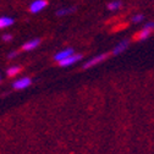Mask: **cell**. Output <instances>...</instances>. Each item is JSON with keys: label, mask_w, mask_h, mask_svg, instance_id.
<instances>
[{"label": "cell", "mask_w": 154, "mask_h": 154, "mask_svg": "<svg viewBox=\"0 0 154 154\" xmlns=\"http://www.w3.org/2000/svg\"><path fill=\"white\" fill-rule=\"evenodd\" d=\"M48 6V0H34L29 4V12L32 14H39Z\"/></svg>", "instance_id": "6da1fadb"}, {"label": "cell", "mask_w": 154, "mask_h": 154, "mask_svg": "<svg viewBox=\"0 0 154 154\" xmlns=\"http://www.w3.org/2000/svg\"><path fill=\"white\" fill-rule=\"evenodd\" d=\"M82 54H72L71 56H69V57H66V59H64V60H61V61H59V64H60V66H71V65H73L75 63H77V61H80L81 59H82Z\"/></svg>", "instance_id": "7a4b0ae2"}, {"label": "cell", "mask_w": 154, "mask_h": 154, "mask_svg": "<svg viewBox=\"0 0 154 154\" xmlns=\"http://www.w3.org/2000/svg\"><path fill=\"white\" fill-rule=\"evenodd\" d=\"M106 57H108V54H99V55H97V56L92 57V59H89V60L83 65V67H85V69H89V67H92V66H95L97 64L104 61Z\"/></svg>", "instance_id": "3957f363"}, {"label": "cell", "mask_w": 154, "mask_h": 154, "mask_svg": "<svg viewBox=\"0 0 154 154\" xmlns=\"http://www.w3.org/2000/svg\"><path fill=\"white\" fill-rule=\"evenodd\" d=\"M31 83H32V80L29 79V77H22V79L15 81L12 83V87L15 89H25L28 86H31Z\"/></svg>", "instance_id": "277c9868"}, {"label": "cell", "mask_w": 154, "mask_h": 154, "mask_svg": "<svg viewBox=\"0 0 154 154\" xmlns=\"http://www.w3.org/2000/svg\"><path fill=\"white\" fill-rule=\"evenodd\" d=\"M72 54H75L73 49H72V48H66V49H64V50H61V51H59V53H56V54L54 55V60H55V61H61V60L66 59V57L71 56Z\"/></svg>", "instance_id": "5b68a950"}, {"label": "cell", "mask_w": 154, "mask_h": 154, "mask_svg": "<svg viewBox=\"0 0 154 154\" xmlns=\"http://www.w3.org/2000/svg\"><path fill=\"white\" fill-rule=\"evenodd\" d=\"M128 44H130V41H128V39H125V41L120 42V43H119L118 45H115V48L112 49V54H114V55H118V54H121L122 51H125V50L127 49Z\"/></svg>", "instance_id": "8992f818"}, {"label": "cell", "mask_w": 154, "mask_h": 154, "mask_svg": "<svg viewBox=\"0 0 154 154\" xmlns=\"http://www.w3.org/2000/svg\"><path fill=\"white\" fill-rule=\"evenodd\" d=\"M15 20L10 16H0V29H4V28L12 26Z\"/></svg>", "instance_id": "52a82bcc"}, {"label": "cell", "mask_w": 154, "mask_h": 154, "mask_svg": "<svg viewBox=\"0 0 154 154\" xmlns=\"http://www.w3.org/2000/svg\"><path fill=\"white\" fill-rule=\"evenodd\" d=\"M41 44V39H31V41H28L27 43H25L23 45H22V50H26V51H29V50H33V49H35L38 45Z\"/></svg>", "instance_id": "ba28073f"}, {"label": "cell", "mask_w": 154, "mask_h": 154, "mask_svg": "<svg viewBox=\"0 0 154 154\" xmlns=\"http://www.w3.org/2000/svg\"><path fill=\"white\" fill-rule=\"evenodd\" d=\"M76 10H77V8H76V6L61 8V9H59V10H56V16H59V17H64V16H67V15L73 14Z\"/></svg>", "instance_id": "9c48e42d"}, {"label": "cell", "mask_w": 154, "mask_h": 154, "mask_svg": "<svg viewBox=\"0 0 154 154\" xmlns=\"http://www.w3.org/2000/svg\"><path fill=\"white\" fill-rule=\"evenodd\" d=\"M122 8V2L121 0H114V2H110L108 4V10L110 11H116L119 9Z\"/></svg>", "instance_id": "30bf717a"}, {"label": "cell", "mask_w": 154, "mask_h": 154, "mask_svg": "<svg viewBox=\"0 0 154 154\" xmlns=\"http://www.w3.org/2000/svg\"><path fill=\"white\" fill-rule=\"evenodd\" d=\"M152 32L153 31H150V29H147V28H143L140 33H138V35H137V39L138 41H144V39H147V38L152 34Z\"/></svg>", "instance_id": "8fae6325"}, {"label": "cell", "mask_w": 154, "mask_h": 154, "mask_svg": "<svg viewBox=\"0 0 154 154\" xmlns=\"http://www.w3.org/2000/svg\"><path fill=\"white\" fill-rule=\"evenodd\" d=\"M20 71H21V66H10L6 70V73H8V76L12 77V76H16Z\"/></svg>", "instance_id": "7c38bea8"}, {"label": "cell", "mask_w": 154, "mask_h": 154, "mask_svg": "<svg viewBox=\"0 0 154 154\" xmlns=\"http://www.w3.org/2000/svg\"><path fill=\"white\" fill-rule=\"evenodd\" d=\"M143 20H144V15H142V14H137V15L132 16V22L133 23H140Z\"/></svg>", "instance_id": "4fadbf2b"}, {"label": "cell", "mask_w": 154, "mask_h": 154, "mask_svg": "<svg viewBox=\"0 0 154 154\" xmlns=\"http://www.w3.org/2000/svg\"><path fill=\"white\" fill-rule=\"evenodd\" d=\"M2 39H3L4 42H11V41H12V35H11V34H9V33H6V34H3Z\"/></svg>", "instance_id": "5bb4252c"}, {"label": "cell", "mask_w": 154, "mask_h": 154, "mask_svg": "<svg viewBox=\"0 0 154 154\" xmlns=\"http://www.w3.org/2000/svg\"><path fill=\"white\" fill-rule=\"evenodd\" d=\"M143 28H147V29L154 31V22H153V21H149V22H147V23L144 25V27H143Z\"/></svg>", "instance_id": "9a60e30c"}, {"label": "cell", "mask_w": 154, "mask_h": 154, "mask_svg": "<svg viewBox=\"0 0 154 154\" xmlns=\"http://www.w3.org/2000/svg\"><path fill=\"white\" fill-rule=\"evenodd\" d=\"M16 56H17V51L16 50H12V51H10L8 54V59H14V57H16Z\"/></svg>", "instance_id": "2e32d148"}, {"label": "cell", "mask_w": 154, "mask_h": 154, "mask_svg": "<svg viewBox=\"0 0 154 154\" xmlns=\"http://www.w3.org/2000/svg\"><path fill=\"white\" fill-rule=\"evenodd\" d=\"M0 82H2V76H0Z\"/></svg>", "instance_id": "e0dca14e"}]
</instances>
